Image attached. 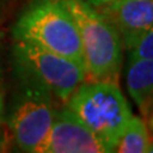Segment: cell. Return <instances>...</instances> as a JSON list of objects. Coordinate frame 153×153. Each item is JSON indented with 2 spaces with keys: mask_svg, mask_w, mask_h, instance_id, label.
Instances as JSON below:
<instances>
[{
  "mask_svg": "<svg viewBox=\"0 0 153 153\" xmlns=\"http://www.w3.org/2000/svg\"><path fill=\"white\" fill-rule=\"evenodd\" d=\"M66 107L97 137L107 153L115 152L133 116L119 83L114 80H85L66 101Z\"/></svg>",
  "mask_w": 153,
  "mask_h": 153,
  "instance_id": "obj_1",
  "label": "cell"
},
{
  "mask_svg": "<svg viewBox=\"0 0 153 153\" xmlns=\"http://www.w3.org/2000/svg\"><path fill=\"white\" fill-rule=\"evenodd\" d=\"M78 27L85 80L117 82L124 60V44L111 22L85 0H64Z\"/></svg>",
  "mask_w": 153,
  "mask_h": 153,
  "instance_id": "obj_2",
  "label": "cell"
},
{
  "mask_svg": "<svg viewBox=\"0 0 153 153\" xmlns=\"http://www.w3.org/2000/svg\"><path fill=\"white\" fill-rule=\"evenodd\" d=\"M13 35L14 40L32 42L84 68L79 31L64 0H37L18 19Z\"/></svg>",
  "mask_w": 153,
  "mask_h": 153,
  "instance_id": "obj_3",
  "label": "cell"
},
{
  "mask_svg": "<svg viewBox=\"0 0 153 153\" xmlns=\"http://www.w3.org/2000/svg\"><path fill=\"white\" fill-rule=\"evenodd\" d=\"M19 65L32 76L38 87L66 102L74 91L85 82V70L76 61L40 47L32 42L16 40Z\"/></svg>",
  "mask_w": 153,
  "mask_h": 153,
  "instance_id": "obj_4",
  "label": "cell"
},
{
  "mask_svg": "<svg viewBox=\"0 0 153 153\" xmlns=\"http://www.w3.org/2000/svg\"><path fill=\"white\" fill-rule=\"evenodd\" d=\"M56 111L46 91L42 88L28 91L14 108L10 116V129L18 147L25 152L40 153Z\"/></svg>",
  "mask_w": 153,
  "mask_h": 153,
  "instance_id": "obj_5",
  "label": "cell"
},
{
  "mask_svg": "<svg viewBox=\"0 0 153 153\" xmlns=\"http://www.w3.org/2000/svg\"><path fill=\"white\" fill-rule=\"evenodd\" d=\"M40 153H107L97 137L66 107L56 111Z\"/></svg>",
  "mask_w": 153,
  "mask_h": 153,
  "instance_id": "obj_6",
  "label": "cell"
},
{
  "mask_svg": "<svg viewBox=\"0 0 153 153\" xmlns=\"http://www.w3.org/2000/svg\"><path fill=\"white\" fill-rule=\"evenodd\" d=\"M97 9L116 27L124 49L129 50L153 27V0H112Z\"/></svg>",
  "mask_w": 153,
  "mask_h": 153,
  "instance_id": "obj_7",
  "label": "cell"
},
{
  "mask_svg": "<svg viewBox=\"0 0 153 153\" xmlns=\"http://www.w3.org/2000/svg\"><path fill=\"white\" fill-rule=\"evenodd\" d=\"M126 88L131 100L139 108L149 102L153 96V57L129 60Z\"/></svg>",
  "mask_w": 153,
  "mask_h": 153,
  "instance_id": "obj_8",
  "label": "cell"
},
{
  "mask_svg": "<svg viewBox=\"0 0 153 153\" xmlns=\"http://www.w3.org/2000/svg\"><path fill=\"white\" fill-rule=\"evenodd\" d=\"M152 140L153 138L148 130L144 119L133 115L115 147V152L147 153Z\"/></svg>",
  "mask_w": 153,
  "mask_h": 153,
  "instance_id": "obj_9",
  "label": "cell"
},
{
  "mask_svg": "<svg viewBox=\"0 0 153 153\" xmlns=\"http://www.w3.org/2000/svg\"><path fill=\"white\" fill-rule=\"evenodd\" d=\"M138 57H153V27L138 38L129 49V60Z\"/></svg>",
  "mask_w": 153,
  "mask_h": 153,
  "instance_id": "obj_10",
  "label": "cell"
},
{
  "mask_svg": "<svg viewBox=\"0 0 153 153\" xmlns=\"http://www.w3.org/2000/svg\"><path fill=\"white\" fill-rule=\"evenodd\" d=\"M85 1H88L91 5H93V7H100V5H103V4H107L110 1H112V0H85Z\"/></svg>",
  "mask_w": 153,
  "mask_h": 153,
  "instance_id": "obj_11",
  "label": "cell"
},
{
  "mask_svg": "<svg viewBox=\"0 0 153 153\" xmlns=\"http://www.w3.org/2000/svg\"><path fill=\"white\" fill-rule=\"evenodd\" d=\"M1 110H3V97L0 94V119H1Z\"/></svg>",
  "mask_w": 153,
  "mask_h": 153,
  "instance_id": "obj_12",
  "label": "cell"
},
{
  "mask_svg": "<svg viewBox=\"0 0 153 153\" xmlns=\"http://www.w3.org/2000/svg\"><path fill=\"white\" fill-rule=\"evenodd\" d=\"M147 105H149V106H153V96H152V98L149 100V102H148ZM147 105H146V106H147ZM143 107H144V106H143Z\"/></svg>",
  "mask_w": 153,
  "mask_h": 153,
  "instance_id": "obj_13",
  "label": "cell"
}]
</instances>
